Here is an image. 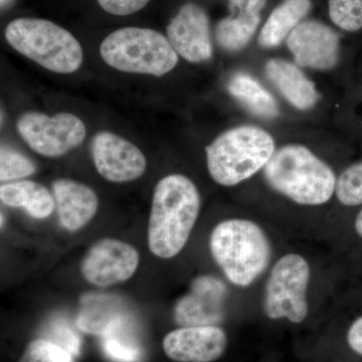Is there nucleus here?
I'll return each instance as SVG.
<instances>
[{
  "mask_svg": "<svg viewBox=\"0 0 362 362\" xmlns=\"http://www.w3.org/2000/svg\"><path fill=\"white\" fill-rule=\"evenodd\" d=\"M139 259L137 250L128 243L103 239L95 243L86 254L82 274L90 284L110 287L132 277Z\"/></svg>",
  "mask_w": 362,
  "mask_h": 362,
  "instance_id": "nucleus-10",
  "label": "nucleus"
},
{
  "mask_svg": "<svg viewBox=\"0 0 362 362\" xmlns=\"http://www.w3.org/2000/svg\"><path fill=\"white\" fill-rule=\"evenodd\" d=\"M16 127L33 151L47 157L65 156L80 146L87 135L84 122L66 112L52 117L40 112H28L18 119Z\"/></svg>",
  "mask_w": 362,
  "mask_h": 362,
  "instance_id": "nucleus-8",
  "label": "nucleus"
},
{
  "mask_svg": "<svg viewBox=\"0 0 362 362\" xmlns=\"http://www.w3.org/2000/svg\"><path fill=\"white\" fill-rule=\"evenodd\" d=\"M331 21L346 33L362 30V0H328Z\"/></svg>",
  "mask_w": 362,
  "mask_h": 362,
  "instance_id": "nucleus-23",
  "label": "nucleus"
},
{
  "mask_svg": "<svg viewBox=\"0 0 362 362\" xmlns=\"http://www.w3.org/2000/svg\"><path fill=\"white\" fill-rule=\"evenodd\" d=\"M4 1H6V0H1L2 4H4Z\"/></svg>",
  "mask_w": 362,
  "mask_h": 362,
  "instance_id": "nucleus-31",
  "label": "nucleus"
},
{
  "mask_svg": "<svg viewBox=\"0 0 362 362\" xmlns=\"http://www.w3.org/2000/svg\"><path fill=\"white\" fill-rule=\"evenodd\" d=\"M97 2L106 13L126 16L141 11L150 0H97Z\"/></svg>",
  "mask_w": 362,
  "mask_h": 362,
  "instance_id": "nucleus-28",
  "label": "nucleus"
},
{
  "mask_svg": "<svg viewBox=\"0 0 362 362\" xmlns=\"http://www.w3.org/2000/svg\"><path fill=\"white\" fill-rule=\"evenodd\" d=\"M311 8V0H283L273 9L259 30V47L271 49L282 45Z\"/></svg>",
  "mask_w": 362,
  "mask_h": 362,
  "instance_id": "nucleus-19",
  "label": "nucleus"
},
{
  "mask_svg": "<svg viewBox=\"0 0 362 362\" xmlns=\"http://www.w3.org/2000/svg\"><path fill=\"white\" fill-rule=\"evenodd\" d=\"M335 194L343 206H362V161L351 164L340 173Z\"/></svg>",
  "mask_w": 362,
  "mask_h": 362,
  "instance_id": "nucleus-24",
  "label": "nucleus"
},
{
  "mask_svg": "<svg viewBox=\"0 0 362 362\" xmlns=\"http://www.w3.org/2000/svg\"><path fill=\"white\" fill-rule=\"evenodd\" d=\"M209 247L228 282L246 288L265 273L272 245L265 230L251 220L230 218L214 228Z\"/></svg>",
  "mask_w": 362,
  "mask_h": 362,
  "instance_id": "nucleus-3",
  "label": "nucleus"
},
{
  "mask_svg": "<svg viewBox=\"0 0 362 362\" xmlns=\"http://www.w3.org/2000/svg\"><path fill=\"white\" fill-rule=\"evenodd\" d=\"M276 150L273 135L261 126H235L206 147L207 170L218 185L235 187L264 170Z\"/></svg>",
  "mask_w": 362,
  "mask_h": 362,
  "instance_id": "nucleus-4",
  "label": "nucleus"
},
{
  "mask_svg": "<svg viewBox=\"0 0 362 362\" xmlns=\"http://www.w3.org/2000/svg\"><path fill=\"white\" fill-rule=\"evenodd\" d=\"M0 199L7 206L21 207L33 218L44 220L56 207L54 195L33 180L13 181L0 187Z\"/></svg>",
  "mask_w": 362,
  "mask_h": 362,
  "instance_id": "nucleus-20",
  "label": "nucleus"
},
{
  "mask_svg": "<svg viewBox=\"0 0 362 362\" xmlns=\"http://www.w3.org/2000/svg\"><path fill=\"white\" fill-rule=\"evenodd\" d=\"M35 173V163L30 158L7 146L0 151V180L2 182L16 181Z\"/></svg>",
  "mask_w": 362,
  "mask_h": 362,
  "instance_id": "nucleus-25",
  "label": "nucleus"
},
{
  "mask_svg": "<svg viewBox=\"0 0 362 362\" xmlns=\"http://www.w3.org/2000/svg\"><path fill=\"white\" fill-rule=\"evenodd\" d=\"M354 228H356L357 235L362 239V209L357 214L356 221H354Z\"/></svg>",
  "mask_w": 362,
  "mask_h": 362,
  "instance_id": "nucleus-30",
  "label": "nucleus"
},
{
  "mask_svg": "<svg viewBox=\"0 0 362 362\" xmlns=\"http://www.w3.org/2000/svg\"><path fill=\"white\" fill-rule=\"evenodd\" d=\"M265 74L286 101L297 110L310 111L320 101L321 94L315 83L297 64L272 58L266 62Z\"/></svg>",
  "mask_w": 362,
  "mask_h": 362,
  "instance_id": "nucleus-15",
  "label": "nucleus"
},
{
  "mask_svg": "<svg viewBox=\"0 0 362 362\" xmlns=\"http://www.w3.org/2000/svg\"><path fill=\"white\" fill-rule=\"evenodd\" d=\"M294 63L301 68L331 71L339 63L340 37L319 21H303L286 40Z\"/></svg>",
  "mask_w": 362,
  "mask_h": 362,
  "instance_id": "nucleus-9",
  "label": "nucleus"
},
{
  "mask_svg": "<svg viewBox=\"0 0 362 362\" xmlns=\"http://www.w3.org/2000/svg\"><path fill=\"white\" fill-rule=\"evenodd\" d=\"M226 287L213 276H201L175 308V319L181 327L218 325L225 317Z\"/></svg>",
  "mask_w": 362,
  "mask_h": 362,
  "instance_id": "nucleus-13",
  "label": "nucleus"
},
{
  "mask_svg": "<svg viewBox=\"0 0 362 362\" xmlns=\"http://www.w3.org/2000/svg\"><path fill=\"white\" fill-rule=\"evenodd\" d=\"M166 35L178 56L192 64L213 58L211 25L206 11L197 4L181 6L169 21Z\"/></svg>",
  "mask_w": 362,
  "mask_h": 362,
  "instance_id": "nucleus-12",
  "label": "nucleus"
},
{
  "mask_svg": "<svg viewBox=\"0 0 362 362\" xmlns=\"http://www.w3.org/2000/svg\"><path fill=\"white\" fill-rule=\"evenodd\" d=\"M4 35L13 49L54 73H75L82 65V45L68 30L51 21L16 18L7 25Z\"/></svg>",
  "mask_w": 362,
  "mask_h": 362,
  "instance_id": "nucleus-5",
  "label": "nucleus"
},
{
  "mask_svg": "<svg viewBox=\"0 0 362 362\" xmlns=\"http://www.w3.org/2000/svg\"><path fill=\"white\" fill-rule=\"evenodd\" d=\"M264 176L274 192L300 206L327 204L337 189L332 168L302 144L292 143L276 150Z\"/></svg>",
  "mask_w": 362,
  "mask_h": 362,
  "instance_id": "nucleus-2",
  "label": "nucleus"
},
{
  "mask_svg": "<svg viewBox=\"0 0 362 362\" xmlns=\"http://www.w3.org/2000/svg\"><path fill=\"white\" fill-rule=\"evenodd\" d=\"M107 65L125 73L162 77L178 64L177 52L168 37L144 28H124L111 33L100 45Z\"/></svg>",
  "mask_w": 362,
  "mask_h": 362,
  "instance_id": "nucleus-6",
  "label": "nucleus"
},
{
  "mask_svg": "<svg viewBox=\"0 0 362 362\" xmlns=\"http://www.w3.org/2000/svg\"><path fill=\"white\" fill-rule=\"evenodd\" d=\"M201 204L199 189L187 176L170 175L159 180L147 233L152 254L171 259L182 251L199 218Z\"/></svg>",
  "mask_w": 362,
  "mask_h": 362,
  "instance_id": "nucleus-1",
  "label": "nucleus"
},
{
  "mask_svg": "<svg viewBox=\"0 0 362 362\" xmlns=\"http://www.w3.org/2000/svg\"><path fill=\"white\" fill-rule=\"evenodd\" d=\"M45 339L68 350L75 357L80 354V337L65 321L57 320L49 324Z\"/></svg>",
  "mask_w": 362,
  "mask_h": 362,
  "instance_id": "nucleus-27",
  "label": "nucleus"
},
{
  "mask_svg": "<svg viewBox=\"0 0 362 362\" xmlns=\"http://www.w3.org/2000/svg\"><path fill=\"white\" fill-rule=\"evenodd\" d=\"M311 268L299 254H288L276 262L267 280L263 309L272 320L287 319L300 324L309 313L308 291Z\"/></svg>",
  "mask_w": 362,
  "mask_h": 362,
  "instance_id": "nucleus-7",
  "label": "nucleus"
},
{
  "mask_svg": "<svg viewBox=\"0 0 362 362\" xmlns=\"http://www.w3.org/2000/svg\"><path fill=\"white\" fill-rule=\"evenodd\" d=\"M59 221L66 230L76 232L94 218L99 199L92 188L71 180H58L52 183Z\"/></svg>",
  "mask_w": 362,
  "mask_h": 362,
  "instance_id": "nucleus-16",
  "label": "nucleus"
},
{
  "mask_svg": "<svg viewBox=\"0 0 362 362\" xmlns=\"http://www.w3.org/2000/svg\"><path fill=\"white\" fill-rule=\"evenodd\" d=\"M347 343L350 349L362 356V316L358 317L350 326L347 332Z\"/></svg>",
  "mask_w": 362,
  "mask_h": 362,
  "instance_id": "nucleus-29",
  "label": "nucleus"
},
{
  "mask_svg": "<svg viewBox=\"0 0 362 362\" xmlns=\"http://www.w3.org/2000/svg\"><path fill=\"white\" fill-rule=\"evenodd\" d=\"M228 9L230 16L216 25V42L226 52L242 51L258 30L264 7L252 0H228Z\"/></svg>",
  "mask_w": 362,
  "mask_h": 362,
  "instance_id": "nucleus-17",
  "label": "nucleus"
},
{
  "mask_svg": "<svg viewBox=\"0 0 362 362\" xmlns=\"http://www.w3.org/2000/svg\"><path fill=\"white\" fill-rule=\"evenodd\" d=\"M228 337L218 325L180 327L163 339L166 356L177 362H214L225 354Z\"/></svg>",
  "mask_w": 362,
  "mask_h": 362,
  "instance_id": "nucleus-14",
  "label": "nucleus"
},
{
  "mask_svg": "<svg viewBox=\"0 0 362 362\" xmlns=\"http://www.w3.org/2000/svg\"><path fill=\"white\" fill-rule=\"evenodd\" d=\"M98 173L112 182H128L141 177L147 168L146 157L136 145L121 136L102 131L90 143Z\"/></svg>",
  "mask_w": 362,
  "mask_h": 362,
  "instance_id": "nucleus-11",
  "label": "nucleus"
},
{
  "mask_svg": "<svg viewBox=\"0 0 362 362\" xmlns=\"http://www.w3.org/2000/svg\"><path fill=\"white\" fill-rule=\"evenodd\" d=\"M20 362H76L68 350L45 338L33 340L26 346Z\"/></svg>",
  "mask_w": 362,
  "mask_h": 362,
  "instance_id": "nucleus-26",
  "label": "nucleus"
},
{
  "mask_svg": "<svg viewBox=\"0 0 362 362\" xmlns=\"http://www.w3.org/2000/svg\"><path fill=\"white\" fill-rule=\"evenodd\" d=\"M228 90L230 96L259 118L275 119L280 114L276 98L251 74L239 71L233 75L228 83Z\"/></svg>",
  "mask_w": 362,
  "mask_h": 362,
  "instance_id": "nucleus-21",
  "label": "nucleus"
},
{
  "mask_svg": "<svg viewBox=\"0 0 362 362\" xmlns=\"http://www.w3.org/2000/svg\"><path fill=\"white\" fill-rule=\"evenodd\" d=\"M125 318H127L125 308L117 297L88 294L81 300L77 326L86 333L103 337L107 331Z\"/></svg>",
  "mask_w": 362,
  "mask_h": 362,
  "instance_id": "nucleus-18",
  "label": "nucleus"
},
{
  "mask_svg": "<svg viewBox=\"0 0 362 362\" xmlns=\"http://www.w3.org/2000/svg\"><path fill=\"white\" fill-rule=\"evenodd\" d=\"M102 337V349L114 362H139L142 349L131 330L127 318L115 324Z\"/></svg>",
  "mask_w": 362,
  "mask_h": 362,
  "instance_id": "nucleus-22",
  "label": "nucleus"
}]
</instances>
